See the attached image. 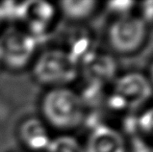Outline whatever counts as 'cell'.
I'll return each instance as SVG.
<instances>
[{"mask_svg":"<svg viewBox=\"0 0 153 152\" xmlns=\"http://www.w3.org/2000/svg\"><path fill=\"white\" fill-rule=\"evenodd\" d=\"M41 115L49 128L68 133L85 123L88 108L80 93L70 87H51L41 99Z\"/></svg>","mask_w":153,"mask_h":152,"instance_id":"1","label":"cell"},{"mask_svg":"<svg viewBox=\"0 0 153 152\" xmlns=\"http://www.w3.org/2000/svg\"><path fill=\"white\" fill-rule=\"evenodd\" d=\"M150 25L137 13L113 16L105 30L109 51L119 56H131L146 47Z\"/></svg>","mask_w":153,"mask_h":152,"instance_id":"2","label":"cell"},{"mask_svg":"<svg viewBox=\"0 0 153 152\" xmlns=\"http://www.w3.org/2000/svg\"><path fill=\"white\" fill-rule=\"evenodd\" d=\"M80 64L69 51L51 48L39 53L32 62V75L48 89L69 87L79 77Z\"/></svg>","mask_w":153,"mask_h":152,"instance_id":"3","label":"cell"},{"mask_svg":"<svg viewBox=\"0 0 153 152\" xmlns=\"http://www.w3.org/2000/svg\"><path fill=\"white\" fill-rule=\"evenodd\" d=\"M153 87L147 75L137 71H129L117 76L105 98L111 110L132 114L141 110L151 100Z\"/></svg>","mask_w":153,"mask_h":152,"instance_id":"4","label":"cell"},{"mask_svg":"<svg viewBox=\"0 0 153 152\" xmlns=\"http://www.w3.org/2000/svg\"><path fill=\"white\" fill-rule=\"evenodd\" d=\"M36 39L21 26L6 28L0 35V63L12 71H20L36 56Z\"/></svg>","mask_w":153,"mask_h":152,"instance_id":"5","label":"cell"},{"mask_svg":"<svg viewBox=\"0 0 153 152\" xmlns=\"http://www.w3.org/2000/svg\"><path fill=\"white\" fill-rule=\"evenodd\" d=\"M57 8L49 2L29 1L19 4L17 18L21 27L36 39L49 30L56 18Z\"/></svg>","mask_w":153,"mask_h":152,"instance_id":"6","label":"cell"},{"mask_svg":"<svg viewBox=\"0 0 153 152\" xmlns=\"http://www.w3.org/2000/svg\"><path fill=\"white\" fill-rule=\"evenodd\" d=\"M83 147L85 152H126V138L117 128L101 124L93 128Z\"/></svg>","mask_w":153,"mask_h":152,"instance_id":"7","label":"cell"},{"mask_svg":"<svg viewBox=\"0 0 153 152\" xmlns=\"http://www.w3.org/2000/svg\"><path fill=\"white\" fill-rule=\"evenodd\" d=\"M18 136L20 142L28 150L34 152H45L52 139L46 123L36 117L23 120L19 125Z\"/></svg>","mask_w":153,"mask_h":152,"instance_id":"8","label":"cell"},{"mask_svg":"<svg viewBox=\"0 0 153 152\" xmlns=\"http://www.w3.org/2000/svg\"><path fill=\"white\" fill-rule=\"evenodd\" d=\"M81 63L85 65V71L90 82L107 85L114 81L117 75V63L109 54L93 52Z\"/></svg>","mask_w":153,"mask_h":152,"instance_id":"9","label":"cell"},{"mask_svg":"<svg viewBox=\"0 0 153 152\" xmlns=\"http://www.w3.org/2000/svg\"><path fill=\"white\" fill-rule=\"evenodd\" d=\"M99 6V2L92 0H67L59 2L57 10L72 22H85L97 14Z\"/></svg>","mask_w":153,"mask_h":152,"instance_id":"10","label":"cell"},{"mask_svg":"<svg viewBox=\"0 0 153 152\" xmlns=\"http://www.w3.org/2000/svg\"><path fill=\"white\" fill-rule=\"evenodd\" d=\"M45 152H85V147L75 136L62 133L51 139Z\"/></svg>","mask_w":153,"mask_h":152,"instance_id":"11","label":"cell"},{"mask_svg":"<svg viewBox=\"0 0 153 152\" xmlns=\"http://www.w3.org/2000/svg\"><path fill=\"white\" fill-rule=\"evenodd\" d=\"M137 134L153 146V105L144 108L135 116Z\"/></svg>","mask_w":153,"mask_h":152,"instance_id":"12","label":"cell"},{"mask_svg":"<svg viewBox=\"0 0 153 152\" xmlns=\"http://www.w3.org/2000/svg\"><path fill=\"white\" fill-rule=\"evenodd\" d=\"M137 5L139 6L137 14L150 25L153 22V2H142Z\"/></svg>","mask_w":153,"mask_h":152,"instance_id":"13","label":"cell"},{"mask_svg":"<svg viewBox=\"0 0 153 152\" xmlns=\"http://www.w3.org/2000/svg\"><path fill=\"white\" fill-rule=\"evenodd\" d=\"M147 76H148V78H149L150 82H151V85L153 87V61H152L151 65H150V67H149V71H148Z\"/></svg>","mask_w":153,"mask_h":152,"instance_id":"14","label":"cell"},{"mask_svg":"<svg viewBox=\"0 0 153 152\" xmlns=\"http://www.w3.org/2000/svg\"><path fill=\"white\" fill-rule=\"evenodd\" d=\"M4 20V18H3V14H2V12H1V8H0V25H1V23H2V21Z\"/></svg>","mask_w":153,"mask_h":152,"instance_id":"15","label":"cell"}]
</instances>
